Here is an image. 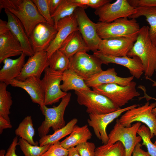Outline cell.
<instances>
[{
    "mask_svg": "<svg viewBox=\"0 0 156 156\" xmlns=\"http://www.w3.org/2000/svg\"><path fill=\"white\" fill-rule=\"evenodd\" d=\"M40 14L48 24L54 27L49 7V0H32Z\"/></svg>",
    "mask_w": 156,
    "mask_h": 156,
    "instance_id": "d590c367",
    "label": "cell"
},
{
    "mask_svg": "<svg viewBox=\"0 0 156 156\" xmlns=\"http://www.w3.org/2000/svg\"><path fill=\"white\" fill-rule=\"evenodd\" d=\"M78 7L87 8L85 6L73 2L72 0H63L56 11L51 15L55 27L56 29L57 23L60 20L73 14Z\"/></svg>",
    "mask_w": 156,
    "mask_h": 156,
    "instance_id": "f546056e",
    "label": "cell"
},
{
    "mask_svg": "<svg viewBox=\"0 0 156 156\" xmlns=\"http://www.w3.org/2000/svg\"><path fill=\"white\" fill-rule=\"evenodd\" d=\"M5 150L4 149H1L0 150V156H5L6 153Z\"/></svg>",
    "mask_w": 156,
    "mask_h": 156,
    "instance_id": "681fc988",
    "label": "cell"
},
{
    "mask_svg": "<svg viewBox=\"0 0 156 156\" xmlns=\"http://www.w3.org/2000/svg\"><path fill=\"white\" fill-rule=\"evenodd\" d=\"M78 119L73 118L62 128L54 131L51 134L47 135L40 138L39 140V145H52L66 136L70 135L78 122Z\"/></svg>",
    "mask_w": 156,
    "mask_h": 156,
    "instance_id": "83f0119b",
    "label": "cell"
},
{
    "mask_svg": "<svg viewBox=\"0 0 156 156\" xmlns=\"http://www.w3.org/2000/svg\"><path fill=\"white\" fill-rule=\"evenodd\" d=\"M141 144L138 143L136 145L132 154V156H151L148 152L141 148Z\"/></svg>",
    "mask_w": 156,
    "mask_h": 156,
    "instance_id": "b9f144b4",
    "label": "cell"
},
{
    "mask_svg": "<svg viewBox=\"0 0 156 156\" xmlns=\"http://www.w3.org/2000/svg\"><path fill=\"white\" fill-rule=\"evenodd\" d=\"M8 10L20 21L29 37L36 26L47 23L40 14L32 0H0V11Z\"/></svg>",
    "mask_w": 156,
    "mask_h": 156,
    "instance_id": "6da1fadb",
    "label": "cell"
},
{
    "mask_svg": "<svg viewBox=\"0 0 156 156\" xmlns=\"http://www.w3.org/2000/svg\"><path fill=\"white\" fill-rule=\"evenodd\" d=\"M12 127L11 122L0 116V134H2L4 129Z\"/></svg>",
    "mask_w": 156,
    "mask_h": 156,
    "instance_id": "ee69618b",
    "label": "cell"
},
{
    "mask_svg": "<svg viewBox=\"0 0 156 156\" xmlns=\"http://www.w3.org/2000/svg\"><path fill=\"white\" fill-rule=\"evenodd\" d=\"M154 144L156 146V140Z\"/></svg>",
    "mask_w": 156,
    "mask_h": 156,
    "instance_id": "f907efd6",
    "label": "cell"
},
{
    "mask_svg": "<svg viewBox=\"0 0 156 156\" xmlns=\"http://www.w3.org/2000/svg\"><path fill=\"white\" fill-rule=\"evenodd\" d=\"M75 92L78 103L86 107V112L89 114H106L120 108L104 95L93 90Z\"/></svg>",
    "mask_w": 156,
    "mask_h": 156,
    "instance_id": "277c9868",
    "label": "cell"
},
{
    "mask_svg": "<svg viewBox=\"0 0 156 156\" xmlns=\"http://www.w3.org/2000/svg\"><path fill=\"white\" fill-rule=\"evenodd\" d=\"M135 12V8L130 5L127 0H117L96 9L94 13L98 16L99 22L110 23L120 18L129 17Z\"/></svg>",
    "mask_w": 156,
    "mask_h": 156,
    "instance_id": "8fae6325",
    "label": "cell"
},
{
    "mask_svg": "<svg viewBox=\"0 0 156 156\" xmlns=\"http://www.w3.org/2000/svg\"><path fill=\"white\" fill-rule=\"evenodd\" d=\"M48 58L45 51L35 53L29 57L24 65L21 72L16 79L24 81L30 77L40 78L42 72L48 66Z\"/></svg>",
    "mask_w": 156,
    "mask_h": 156,
    "instance_id": "ac0fdd59",
    "label": "cell"
},
{
    "mask_svg": "<svg viewBox=\"0 0 156 156\" xmlns=\"http://www.w3.org/2000/svg\"><path fill=\"white\" fill-rule=\"evenodd\" d=\"M136 82L132 81L127 86L108 83L92 88V90L104 95L120 107L133 98L140 95L136 89Z\"/></svg>",
    "mask_w": 156,
    "mask_h": 156,
    "instance_id": "8992f818",
    "label": "cell"
},
{
    "mask_svg": "<svg viewBox=\"0 0 156 156\" xmlns=\"http://www.w3.org/2000/svg\"><path fill=\"white\" fill-rule=\"evenodd\" d=\"M59 49L69 58L79 52L90 51L79 30L71 33L62 43Z\"/></svg>",
    "mask_w": 156,
    "mask_h": 156,
    "instance_id": "cb8c5ba5",
    "label": "cell"
},
{
    "mask_svg": "<svg viewBox=\"0 0 156 156\" xmlns=\"http://www.w3.org/2000/svg\"><path fill=\"white\" fill-rule=\"evenodd\" d=\"M71 96V93H67L57 106L49 108L44 105L40 107L45 117L44 120L38 129V134L40 138L47 135L51 128L55 131L66 125L64 114L70 100Z\"/></svg>",
    "mask_w": 156,
    "mask_h": 156,
    "instance_id": "3957f363",
    "label": "cell"
},
{
    "mask_svg": "<svg viewBox=\"0 0 156 156\" xmlns=\"http://www.w3.org/2000/svg\"><path fill=\"white\" fill-rule=\"evenodd\" d=\"M97 33L102 39L129 36L138 33L140 28L135 19H118L110 23H96Z\"/></svg>",
    "mask_w": 156,
    "mask_h": 156,
    "instance_id": "5b68a950",
    "label": "cell"
},
{
    "mask_svg": "<svg viewBox=\"0 0 156 156\" xmlns=\"http://www.w3.org/2000/svg\"><path fill=\"white\" fill-rule=\"evenodd\" d=\"M10 30L8 22L0 19V34Z\"/></svg>",
    "mask_w": 156,
    "mask_h": 156,
    "instance_id": "bcb514c9",
    "label": "cell"
},
{
    "mask_svg": "<svg viewBox=\"0 0 156 156\" xmlns=\"http://www.w3.org/2000/svg\"><path fill=\"white\" fill-rule=\"evenodd\" d=\"M56 29L57 33L53 41L45 51L48 59L61 45L67 37L73 32L79 30L77 22L74 13L72 15L60 20Z\"/></svg>",
    "mask_w": 156,
    "mask_h": 156,
    "instance_id": "2e32d148",
    "label": "cell"
},
{
    "mask_svg": "<svg viewBox=\"0 0 156 156\" xmlns=\"http://www.w3.org/2000/svg\"><path fill=\"white\" fill-rule=\"evenodd\" d=\"M63 0H49V7L51 15L57 10Z\"/></svg>",
    "mask_w": 156,
    "mask_h": 156,
    "instance_id": "7bdbcfd3",
    "label": "cell"
},
{
    "mask_svg": "<svg viewBox=\"0 0 156 156\" xmlns=\"http://www.w3.org/2000/svg\"><path fill=\"white\" fill-rule=\"evenodd\" d=\"M92 135L87 125L81 127L76 125L69 135L60 142V143L63 147L68 149L75 147L80 144L87 142L91 138Z\"/></svg>",
    "mask_w": 156,
    "mask_h": 156,
    "instance_id": "d4e9b609",
    "label": "cell"
},
{
    "mask_svg": "<svg viewBox=\"0 0 156 156\" xmlns=\"http://www.w3.org/2000/svg\"><path fill=\"white\" fill-rule=\"evenodd\" d=\"M68 149L63 147L59 141L52 145L41 156H67Z\"/></svg>",
    "mask_w": 156,
    "mask_h": 156,
    "instance_id": "8d00e7d4",
    "label": "cell"
},
{
    "mask_svg": "<svg viewBox=\"0 0 156 156\" xmlns=\"http://www.w3.org/2000/svg\"><path fill=\"white\" fill-rule=\"evenodd\" d=\"M68 149V154L67 156H81L75 147L71 148Z\"/></svg>",
    "mask_w": 156,
    "mask_h": 156,
    "instance_id": "7dc6e473",
    "label": "cell"
},
{
    "mask_svg": "<svg viewBox=\"0 0 156 156\" xmlns=\"http://www.w3.org/2000/svg\"><path fill=\"white\" fill-rule=\"evenodd\" d=\"M135 12L129 18H137L140 16L145 17L149 24V34L152 43L156 45V7L135 8Z\"/></svg>",
    "mask_w": 156,
    "mask_h": 156,
    "instance_id": "4316f807",
    "label": "cell"
},
{
    "mask_svg": "<svg viewBox=\"0 0 156 156\" xmlns=\"http://www.w3.org/2000/svg\"><path fill=\"white\" fill-rule=\"evenodd\" d=\"M8 85L0 82V116L10 122L9 115L13 101L11 93L7 90Z\"/></svg>",
    "mask_w": 156,
    "mask_h": 156,
    "instance_id": "4dcf8cb0",
    "label": "cell"
},
{
    "mask_svg": "<svg viewBox=\"0 0 156 156\" xmlns=\"http://www.w3.org/2000/svg\"><path fill=\"white\" fill-rule=\"evenodd\" d=\"M62 81L63 83L60 85V88L64 92L71 90L79 91L91 90L86 85L84 80L70 69L63 73Z\"/></svg>",
    "mask_w": 156,
    "mask_h": 156,
    "instance_id": "484cf974",
    "label": "cell"
},
{
    "mask_svg": "<svg viewBox=\"0 0 156 156\" xmlns=\"http://www.w3.org/2000/svg\"><path fill=\"white\" fill-rule=\"evenodd\" d=\"M149 29V27L146 26L140 28L136 40L127 56L139 58L145 77H150L156 71V45L150 39Z\"/></svg>",
    "mask_w": 156,
    "mask_h": 156,
    "instance_id": "7a4b0ae2",
    "label": "cell"
},
{
    "mask_svg": "<svg viewBox=\"0 0 156 156\" xmlns=\"http://www.w3.org/2000/svg\"><path fill=\"white\" fill-rule=\"evenodd\" d=\"M137 133L142 138V145L145 146L147 152L151 156H156V146L151 140V134L149 129L145 125H141L138 129Z\"/></svg>",
    "mask_w": 156,
    "mask_h": 156,
    "instance_id": "e575fe53",
    "label": "cell"
},
{
    "mask_svg": "<svg viewBox=\"0 0 156 156\" xmlns=\"http://www.w3.org/2000/svg\"><path fill=\"white\" fill-rule=\"evenodd\" d=\"M68 69L74 71L85 80L102 71L101 60L86 51L79 52L69 57Z\"/></svg>",
    "mask_w": 156,
    "mask_h": 156,
    "instance_id": "9c48e42d",
    "label": "cell"
},
{
    "mask_svg": "<svg viewBox=\"0 0 156 156\" xmlns=\"http://www.w3.org/2000/svg\"><path fill=\"white\" fill-rule=\"evenodd\" d=\"M23 53L18 41L10 30L0 34V63L5 59Z\"/></svg>",
    "mask_w": 156,
    "mask_h": 156,
    "instance_id": "7402d4cb",
    "label": "cell"
},
{
    "mask_svg": "<svg viewBox=\"0 0 156 156\" xmlns=\"http://www.w3.org/2000/svg\"><path fill=\"white\" fill-rule=\"evenodd\" d=\"M26 55L23 53L18 58H7L3 61L4 64L0 70V81L8 86L10 81L16 78L21 73L25 63Z\"/></svg>",
    "mask_w": 156,
    "mask_h": 156,
    "instance_id": "603a6c76",
    "label": "cell"
},
{
    "mask_svg": "<svg viewBox=\"0 0 156 156\" xmlns=\"http://www.w3.org/2000/svg\"><path fill=\"white\" fill-rule=\"evenodd\" d=\"M48 63L51 69L63 73L69 68V58L59 49L48 59Z\"/></svg>",
    "mask_w": 156,
    "mask_h": 156,
    "instance_id": "1f68e13d",
    "label": "cell"
},
{
    "mask_svg": "<svg viewBox=\"0 0 156 156\" xmlns=\"http://www.w3.org/2000/svg\"><path fill=\"white\" fill-rule=\"evenodd\" d=\"M134 77L132 76L125 77H119L117 75L115 68H112L105 70H103L85 81L89 88L108 83H116L125 86L129 84Z\"/></svg>",
    "mask_w": 156,
    "mask_h": 156,
    "instance_id": "44dd1931",
    "label": "cell"
},
{
    "mask_svg": "<svg viewBox=\"0 0 156 156\" xmlns=\"http://www.w3.org/2000/svg\"><path fill=\"white\" fill-rule=\"evenodd\" d=\"M110 0H89L88 7L96 10L101 7L106 3L110 2Z\"/></svg>",
    "mask_w": 156,
    "mask_h": 156,
    "instance_id": "60d3db41",
    "label": "cell"
},
{
    "mask_svg": "<svg viewBox=\"0 0 156 156\" xmlns=\"http://www.w3.org/2000/svg\"><path fill=\"white\" fill-rule=\"evenodd\" d=\"M138 88L142 90L144 94L143 96L139 98V100H140L142 99H143V98H145L147 101L151 99H153L156 101V98L150 96L147 94L146 92V89L144 86L142 85H140L138 86ZM152 112L153 114L156 116V107L153 109Z\"/></svg>",
    "mask_w": 156,
    "mask_h": 156,
    "instance_id": "f6af8a7d",
    "label": "cell"
},
{
    "mask_svg": "<svg viewBox=\"0 0 156 156\" xmlns=\"http://www.w3.org/2000/svg\"><path fill=\"white\" fill-rule=\"evenodd\" d=\"M134 8L156 7V0H127Z\"/></svg>",
    "mask_w": 156,
    "mask_h": 156,
    "instance_id": "f35d334b",
    "label": "cell"
},
{
    "mask_svg": "<svg viewBox=\"0 0 156 156\" xmlns=\"http://www.w3.org/2000/svg\"><path fill=\"white\" fill-rule=\"evenodd\" d=\"M44 72L41 81L45 94L44 105L46 106L58 102L67 93L63 91L60 88L63 73L54 70L49 66Z\"/></svg>",
    "mask_w": 156,
    "mask_h": 156,
    "instance_id": "30bf717a",
    "label": "cell"
},
{
    "mask_svg": "<svg viewBox=\"0 0 156 156\" xmlns=\"http://www.w3.org/2000/svg\"><path fill=\"white\" fill-rule=\"evenodd\" d=\"M125 148L120 141L103 144L96 148L95 151V156H125Z\"/></svg>",
    "mask_w": 156,
    "mask_h": 156,
    "instance_id": "d6a6232c",
    "label": "cell"
},
{
    "mask_svg": "<svg viewBox=\"0 0 156 156\" xmlns=\"http://www.w3.org/2000/svg\"><path fill=\"white\" fill-rule=\"evenodd\" d=\"M10 85L25 90L30 96L32 102L38 104L40 107L44 105V92L40 78L31 77L24 81L15 79L10 81Z\"/></svg>",
    "mask_w": 156,
    "mask_h": 156,
    "instance_id": "d6986e66",
    "label": "cell"
},
{
    "mask_svg": "<svg viewBox=\"0 0 156 156\" xmlns=\"http://www.w3.org/2000/svg\"><path fill=\"white\" fill-rule=\"evenodd\" d=\"M35 132L32 117L30 116L24 118L15 131L16 136L26 140L31 145H38V143L35 142L33 139Z\"/></svg>",
    "mask_w": 156,
    "mask_h": 156,
    "instance_id": "f1b7e54d",
    "label": "cell"
},
{
    "mask_svg": "<svg viewBox=\"0 0 156 156\" xmlns=\"http://www.w3.org/2000/svg\"><path fill=\"white\" fill-rule=\"evenodd\" d=\"M139 106V104H135L106 114H89V118L87 120L88 124L93 128L96 136L101 140L102 143L107 144L109 140L106 132L108 125L122 113Z\"/></svg>",
    "mask_w": 156,
    "mask_h": 156,
    "instance_id": "4fadbf2b",
    "label": "cell"
},
{
    "mask_svg": "<svg viewBox=\"0 0 156 156\" xmlns=\"http://www.w3.org/2000/svg\"><path fill=\"white\" fill-rule=\"evenodd\" d=\"M18 137L17 136L13 139L5 153V156H18L16 153V146L18 145Z\"/></svg>",
    "mask_w": 156,
    "mask_h": 156,
    "instance_id": "ab89813d",
    "label": "cell"
},
{
    "mask_svg": "<svg viewBox=\"0 0 156 156\" xmlns=\"http://www.w3.org/2000/svg\"><path fill=\"white\" fill-rule=\"evenodd\" d=\"M84 8H77L74 12L77 22L79 31L90 50L94 52L98 50L102 40L96 30V23L88 18Z\"/></svg>",
    "mask_w": 156,
    "mask_h": 156,
    "instance_id": "7c38bea8",
    "label": "cell"
},
{
    "mask_svg": "<svg viewBox=\"0 0 156 156\" xmlns=\"http://www.w3.org/2000/svg\"><path fill=\"white\" fill-rule=\"evenodd\" d=\"M57 33L55 27L47 23L37 24L29 37L34 53L45 51L54 39Z\"/></svg>",
    "mask_w": 156,
    "mask_h": 156,
    "instance_id": "9a60e30c",
    "label": "cell"
},
{
    "mask_svg": "<svg viewBox=\"0 0 156 156\" xmlns=\"http://www.w3.org/2000/svg\"><path fill=\"white\" fill-rule=\"evenodd\" d=\"M141 125V122H137L130 127H124L121 124L119 119H117L113 129L108 135L109 140L107 144H113L120 141L125 148V156H132L136 145L142 140L140 135H137V131Z\"/></svg>",
    "mask_w": 156,
    "mask_h": 156,
    "instance_id": "ba28073f",
    "label": "cell"
},
{
    "mask_svg": "<svg viewBox=\"0 0 156 156\" xmlns=\"http://www.w3.org/2000/svg\"><path fill=\"white\" fill-rule=\"evenodd\" d=\"M18 143L25 156H41L52 145H34L21 138L19 139Z\"/></svg>",
    "mask_w": 156,
    "mask_h": 156,
    "instance_id": "836d02e7",
    "label": "cell"
},
{
    "mask_svg": "<svg viewBox=\"0 0 156 156\" xmlns=\"http://www.w3.org/2000/svg\"><path fill=\"white\" fill-rule=\"evenodd\" d=\"M156 107V102L150 104L148 101L144 105L132 108L125 112L119 119L121 124L125 127L131 126L135 122H142L149 129L151 139L156 137V116L153 109Z\"/></svg>",
    "mask_w": 156,
    "mask_h": 156,
    "instance_id": "52a82bcc",
    "label": "cell"
},
{
    "mask_svg": "<svg viewBox=\"0 0 156 156\" xmlns=\"http://www.w3.org/2000/svg\"><path fill=\"white\" fill-rule=\"evenodd\" d=\"M75 147L81 156H95L96 148L93 142H86L78 144Z\"/></svg>",
    "mask_w": 156,
    "mask_h": 156,
    "instance_id": "74e56055",
    "label": "cell"
},
{
    "mask_svg": "<svg viewBox=\"0 0 156 156\" xmlns=\"http://www.w3.org/2000/svg\"><path fill=\"white\" fill-rule=\"evenodd\" d=\"M138 33L129 36L102 39L98 50L108 55L117 57L127 56L136 40Z\"/></svg>",
    "mask_w": 156,
    "mask_h": 156,
    "instance_id": "5bb4252c",
    "label": "cell"
},
{
    "mask_svg": "<svg viewBox=\"0 0 156 156\" xmlns=\"http://www.w3.org/2000/svg\"><path fill=\"white\" fill-rule=\"evenodd\" d=\"M93 55L99 59L103 64L108 65L112 63L126 67L132 76L137 79H139L144 73L141 62L137 56L117 57L105 54L98 50L94 52Z\"/></svg>",
    "mask_w": 156,
    "mask_h": 156,
    "instance_id": "e0dca14e",
    "label": "cell"
},
{
    "mask_svg": "<svg viewBox=\"0 0 156 156\" xmlns=\"http://www.w3.org/2000/svg\"><path fill=\"white\" fill-rule=\"evenodd\" d=\"M145 78L146 79L150 80L153 82L152 84V86H153V87L156 86V81H155L153 80L150 77H145Z\"/></svg>",
    "mask_w": 156,
    "mask_h": 156,
    "instance_id": "c3c4849f",
    "label": "cell"
},
{
    "mask_svg": "<svg viewBox=\"0 0 156 156\" xmlns=\"http://www.w3.org/2000/svg\"><path fill=\"white\" fill-rule=\"evenodd\" d=\"M4 12L7 16L9 30L20 43L23 53L26 56L31 57L34 54L30 41L25 29L20 21L7 9Z\"/></svg>",
    "mask_w": 156,
    "mask_h": 156,
    "instance_id": "ffe728a7",
    "label": "cell"
}]
</instances>
